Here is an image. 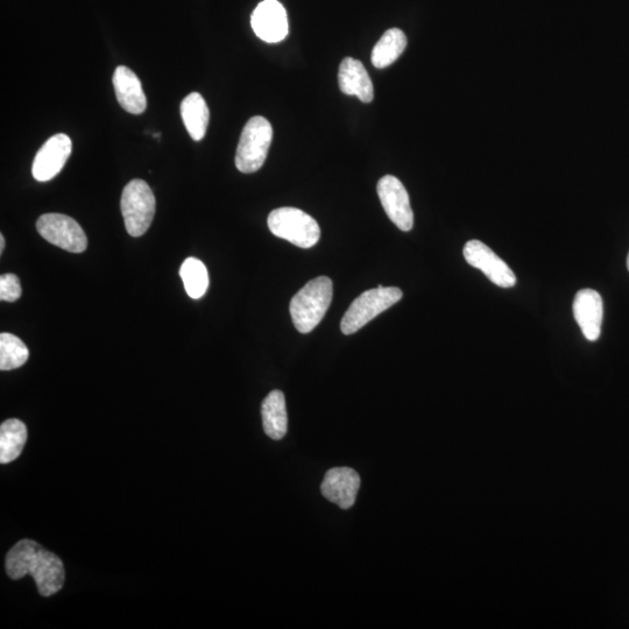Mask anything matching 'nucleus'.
<instances>
[{
    "instance_id": "obj_1",
    "label": "nucleus",
    "mask_w": 629,
    "mask_h": 629,
    "mask_svg": "<svg viewBox=\"0 0 629 629\" xmlns=\"http://www.w3.org/2000/svg\"><path fill=\"white\" fill-rule=\"evenodd\" d=\"M5 568L13 581L27 575L34 578L42 597H51L65 584L66 571L61 558L33 540H21L6 555Z\"/></svg>"
},
{
    "instance_id": "obj_2",
    "label": "nucleus",
    "mask_w": 629,
    "mask_h": 629,
    "mask_svg": "<svg viewBox=\"0 0 629 629\" xmlns=\"http://www.w3.org/2000/svg\"><path fill=\"white\" fill-rule=\"evenodd\" d=\"M332 281L328 277H318L295 294L291 302V316L295 328L301 334H309L323 320L331 305Z\"/></svg>"
},
{
    "instance_id": "obj_3",
    "label": "nucleus",
    "mask_w": 629,
    "mask_h": 629,
    "mask_svg": "<svg viewBox=\"0 0 629 629\" xmlns=\"http://www.w3.org/2000/svg\"><path fill=\"white\" fill-rule=\"evenodd\" d=\"M273 129L268 120L253 117L246 123L236 153V167L244 174L256 173L265 164L272 144Z\"/></svg>"
},
{
    "instance_id": "obj_4",
    "label": "nucleus",
    "mask_w": 629,
    "mask_h": 629,
    "mask_svg": "<svg viewBox=\"0 0 629 629\" xmlns=\"http://www.w3.org/2000/svg\"><path fill=\"white\" fill-rule=\"evenodd\" d=\"M268 228L274 236L301 249H310L320 240L321 229L312 216L296 208L275 209L268 216Z\"/></svg>"
},
{
    "instance_id": "obj_5",
    "label": "nucleus",
    "mask_w": 629,
    "mask_h": 629,
    "mask_svg": "<svg viewBox=\"0 0 629 629\" xmlns=\"http://www.w3.org/2000/svg\"><path fill=\"white\" fill-rule=\"evenodd\" d=\"M402 299V292L397 287H383L370 289L358 296L351 303L348 312L341 322V330L344 335L355 334L358 330L376 318L385 310L391 308Z\"/></svg>"
},
{
    "instance_id": "obj_6",
    "label": "nucleus",
    "mask_w": 629,
    "mask_h": 629,
    "mask_svg": "<svg viewBox=\"0 0 629 629\" xmlns=\"http://www.w3.org/2000/svg\"><path fill=\"white\" fill-rule=\"evenodd\" d=\"M120 209L129 235H145L155 215V197L151 187L143 180L131 181L124 188Z\"/></svg>"
},
{
    "instance_id": "obj_7",
    "label": "nucleus",
    "mask_w": 629,
    "mask_h": 629,
    "mask_svg": "<svg viewBox=\"0 0 629 629\" xmlns=\"http://www.w3.org/2000/svg\"><path fill=\"white\" fill-rule=\"evenodd\" d=\"M37 230L48 243L62 250L72 253H82L87 250L86 233L72 217L62 214L42 215L38 219Z\"/></svg>"
},
{
    "instance_id": "obj_8",
    "label": "nucleus",
    "mask_w": 629,
    "mask_h": 629,
    "mask_svg": "<svg viewBox=\"0 0 629 629\" xmlns=\"http://www.w3.org/2000/svg\"><path fill=\"white\" fill-rule=\"evenodd\" d=\"M463 253L468 264L482 271L494 285L511 288L517 284V277L510 266L479 240L473 239L466 243Z\"/></svg>"
},
{
    "instance_id": "obj_9",
    "label": "nucleus",
    "mask_w": 629,
    "mask_h": 629,
    "mask_svg": "<svg viewBox=\"0 0 629 629\" xmlns=\"http://www.w3.org/2000/svg\"><path fill=\"white\" fill-rule=\"evenodd\" d=\"M377 189L388 218L401 231H411L414 225V214L409 195L401 181L393 175H386L378 182Z\"/></svg>"
},
{
    "instance_id": "obj_10",
    "label": "nucleus",
    "mask_w": 629,
    "mask_h": 629,
    "mask_svg": "<svg viewBox=\"0 0 629 629\" xmlns=\"http://www.w3.org/2000/svg\"><path fill=\"white\" fill-rule=\"evenodd\" d=\"M73 151L72 139L67 134H55L49 138L35 155L32 174L39 182L51 181L65 167Z\"/></svg>"
},
{
    "instance_id": "obj_11",
    "label": "nucleus",
    "mask_w": 629,
    "mask_h": 629,
    "mask_svg": "<svg viewBox=\"0 0 629 629\" xmlns=\"http://www.w3.org/2000/svg\"><path fill=\"white\" fill-rule=\"evenodd\" d=\"M251 24L257 37L268 44H277L288 34L287 13L278 0L260 3L252 14Z\"/></svg>"
},
{
    "instance_id": "obj_12",
    "label": "nucleus",
    "mask_w": 629,
    "mask_h": 629,
    "mask_svg": "<svg viewBox=\"0 0 629 629\" xmlns=\"http://www.w3.org/2000/svg\"><path fill=\"white\" fill-rule=\"evenodd\" d=\"M359 489L360 477L355 470L350 468L329 470L325 473L321 485L324 498L341 507L342 510H349L355 505Z\"/></svg>"
},
{
    "instance_id": "obj_13",
    "label": "nucleus",
    "mask_w": 629,
    "mask_h": 629,
    "mask_svg": "<svg viewBox=\"0 0 629 629\" xmlns=\"http://www.w3.org/2000/svg\"><path fill=\"white\" fill-rule=\"evenodd\" d=\"M574 315L583 335L596 342L602 332L604 305L602 296L593 289H583L576 294Z\"/></svg>"
},
{
    "instance_id": "obj_14",
    "label": "nucleus",
    "mask_w": 629,
    "mask_h": 629,
    "mask_svg": "<svg viewBox=\"0 0 629 629\" xmlns=\"http://www.w3.org/2000/svg\"><path fill=\"white\" fill-rule=\"evenodd\" d=\"M113 87L122 108L132 115H141L147 108L146 95L139 77L130 68L119 66L113 74Z\"/></svg>"
},
{
    "instance_id": "obj_15",
    "label": "nucleus",
    "mask_w": 629,
    "mask_h": 629,
    "mask_svg": "<svg viewBox=\"0 0 629 629\" xmlns=\"http://www.w3.org/2000/svg\"><path fill=\"white\" fill-rule=\"evenodd\" d=\"M338 83L343 94L357 96L364 103L373 101V84L362 62L345 58L339 66Z\"/></svg>"
},
{
    "instance_id": "obj_16",
    "label": "nucleus",
    "mask_w": 629,
    "mask_h": 629,
    "mask_svg": "<svg viewBox=\"0 0 629 629\" xmlns=\"http://www.w3.org/2000/svg\"><path fill=\"white\" fill-rule=\"evenodd\" d=\"M261 416L265 434L274 441H280L287 434L288 415L286 399L281 391H273L267 395L261 405Z\"/></svg>"
},
{
    "instance_id": "obj_17",
    "label": "nucleus",
    "mask_w": 629,
    "mask_h": 629,
    "mask_svg": "<svg viewBox=\"0 0 629 629\" xmlns=\"http://www.w3.org/2000/svg\"><path fill=\"white\" fill-rule=\"evenodd\" d=\"M181 116L192 139L200 141L206 136L210 112L201 94L192 93L182 101Z\"/></svg>"
},
{
    "instance_id": "obj_18",
    "label": "nucleus",
    "mask_w": 629,
    "mask_h": 629,
    "mask_svg": "<svg viewBox=\"0 0 629 629\" xmlns=\"http://www.w3.org/2000/svg\"><path fill=\"white\" fill-rule=\"evenodd\" d=\"M27 441V428L18 419L6 420L0 426V463L9 464L21 455Z\"/></svg>"
},
{
    "instance_id": "obj_19",
    "label": "nucleus",
    "mask_w": 629,
    "mask_h": 629,
    "mask_svg": "<svg viewBox=\"0 0 629 629\" xmlns=\"http://www.w3.org/2000/svg\"><path fill=\"white\" fill-rule=\"evenodd\" d=\"M407 47V37L399 28H391L384 33L372 51L373 66L384 69L397 61Z\"/></svg>"
},
{
    "instance_id": "obj_20",
    "label": "nucleus",
    "mask_w": 629,
    "mask_h": 629,
    "mask_svg": "<svg viewBox=\"0 0 629 629\" xmlns=\"http://www.w3.org/2000/svg\"><path fill=\"white\" fill-rule=\"evenodd\" d=\"M180 277L190 298L201 299L209 287V274L206 265L196 258H188L181 265Z\"/></svg>"
},
{
    "instance_id": "obj_21",
    "label": "nucleus",
    "mask_w": 629,
    "mask_h": 629,
    "mask_svg": "<svg viewBox=\"0 0 629 629\" xmlns=\"http://www.w3.org/2000/svg\"><path fill=\"white\" fill-rule=\"evenodd\" d=\"M30 351L21 339L11 334L0 335V370L11 371L26 364Z\"/></svg>"
},
{
    "instance_id": "obj_22",
    "label": "nucleus",
    "mask_w": 629,
    "mask_h": 629,
    "mask_svg": "<svg viewBox=\"0 0 629 629\" xmlns=\"http://www.w3.org/2000/svg\"><path fill=\"white\" fill-rule=\"evenodd\" d=\"M23 289L17 275L4 274L0 278V300L5 302H16L20 299Z\"/></svg>"
},
{
    "instance_id": "obj_23",
    "label": "nucleus",
    "mask_w": 629,
    "mask_h": 629,
    "mask_svg": "<svg viewBox=\"0 0 629 629\" xmlns=\"http://www.w3.org/2000/svg\"><path fill=\"white\" fill-rule=\"evenodd\" d=\"M5 249V238L4 236H0V253H3Z\"/></svg>"
},
{
    "instance_id": "obj_24",
    "label": "nucleus",
    "mask_w": 629,
    "mask_h": 629,
    "mask_svg": "<svg viewBox=\"0 0 629 629\" xmlns=\"http://www.w3.org/2000/svg\"><path fill=\"white\" fill-rule=\"evenodd\" d=\"M627 268H628V271H629V254H628V258H627Z\"/></svg>"
}]
</instances>
